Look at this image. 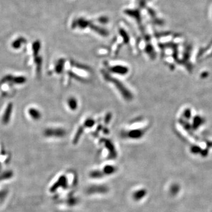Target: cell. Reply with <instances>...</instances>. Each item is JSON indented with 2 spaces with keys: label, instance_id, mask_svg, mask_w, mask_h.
Returning <instances> with one entry per match:
<instances>
[{
  "label": "cell",
  "instance_id": "obj_1",
  "mask_svg": "<svg viewBox=\"0 0 212 212\" xmlns=\"http://www.w3.org/2000/svg\"><path fill=\"white\" fill-rule=\"evenodd\" d=\"M62 74L64 75L63 84L67 87L73 80L83 83L90 82L93 78V73L90 67L78 61L69 59L66 60Z\"/></svg>",
  "mask_w": 212,
  "mask_h": 212
},
{
  "label": "cell",
  "instance_id": "obj_2",
  "mask_svg": "<svg viewBox=\"0 0 212 212\" xmlns=\"http://www.w3.org/2000/svg\"><path fill=\"white\" fill-rule=\"evenodd\" d=\"M151 127V122L144 117H138L126 124L120 132L124 140H139L142 139Z\"/></svg>",
  "mask_w": 212,
  "mask_h": 212
},
{
  "label": "cell",
  "instance_id": "obj_3",
  "mask_svg": "<svg viewBox=\"0 0 212 212\" xmlns=\"http://www.w3.org/2000/svg\"><path fill=\"white\" fill-rule=\"evenodd\" d=\"M100 74L103 80L117 93L124 101L131 102L133 100L134 93L123 81L120 80L119 77L112 76L104 69L100 70Z\"/></svg>",
  "mask_w": 212,
  "mask_h": 212
},
{
  "label": "cell",
  "instance_id": "obj_4",
  "mask_svg": "<svg viewBox=\"0 0 212 212\" xmlns=\"http://www.w3.org/2000/svg\"><path fill=\"white\" fill-rule=\"evenodd\" d=\"M97 122V118L93 116H87L84 118L76 129L72 136V143L74 144H77L85 133H90L95 127Z\"/></svg>",
  "mask_w": 212,
  "mask_h": 212
},
{
  "label": "cell",
  "instance_id": "obj_5",
  "mask_svg": "<svg viewBox=\"0 0 212 212\" xmlns=\"http://www.w3.org/2000/svg\"><path fill=\"white\" fill-rule=\"evenodd\" d=\"M108 73L117 77H123L130 72V67L121 61H104L103 68Z\"/></svg>",
  "mask_w": 212,
  "mask_h": 212
},
{
  "label": "cell",
  "instance_id": "obj_6",
  "mask_svg": "<svg viewBox=\"0 0 212 212\" xmlns=\"http://www.w3.org/2000/svg\"><path fill=\"white\" fill-rule=\"evenodd\" d=\"M43 134L46 137L61 139L66 136L67 131L62 127H52L46 129Z\"/></svg>",
  "mask_w": 212,
  "mask_h": 212
},
{
  "label": "cell",
  "instance_id": "obj_7",
  "mask_svg": "<svg viewBox=\"0 0 212 212\" xmlns=\"http://www.w3.org/2000/svg\"><path fill=\"white\" fill-rule=\"evenodd\" d=\"M66 60L67 59L64 58H61L56 61L54 65L53 70L51 71V73H54L57 75H62L65 69Z\"/></svg>",
  "mask_w": 212,
  "mask_h": 212
},
{
  "label": "cell",
  "instance_id": "obj_8",
  "mask_svg": "<svg viewBox=\"0 0 212 212\" xmlns=\"http://www.w3.org/2000/svg\"><path fill=\"white\" fill-rule=\"evenodd\" d=\"M66 104L68 109L71 112L77 111L80 107V102L79 99L74 96L69 97L67 99Z\"/></svg>",
  "mask_w": 212,
  "mask_h": 212
},
{
  "label": "cell",
  "instance_id": "obj_9",
  "mask_svg": "<svg viewBox=\"0 0 212 212\" xmlns=\"http://www.w3.org/2000/svg\"><path fill=\"white\" fill-rule=\"evenodd\" d=\"M12 110H13V104L12 103H9L5 108V110L2 117L1 121L3 124L7 125L9 123V122L10 121Z\"/></svg>",
  "mask_w": 212,
  "mask_h": 212
},
{
  "label": "cell",
  "instance_id": "obj_10",
  "mask_svg": "<svg viewBox=\"0 0 212 212\" xmlns=\"http://www.w3.org/2000/svg\"><path fill=\"white\" fill-rule=\"evenodd\" d=\"M28 114L34 120L37 121L41 119L42 114L40 111L34 107H31L28 110Z\"/></svg>",
  "mask_w": 212,
  "mask_h": 212
},
{
  "label": "cell",
  "instance_id": "obj_11",
  "mask_svg": "<svg viewBox=\"0 0 212 212\" xmlns=\"http://www.w3.org/2000/svg\"><path fill=\"white\" fill-rule=\"evenodd\" d=\"M27 81V79L24 76H16L13 77L12 82L16 84H22Z\"/></svg>",
  "mask_w": 212,
  "mask_h": 212
},
{
  "label": "cell",
  "instance_id": "obj_12",
  "mask_svg": "<svg viewBox=\"0 0 212 212\" xmlns=\"http://www.w3.org/2000/svg\"><path fill=\"white\" fill-rule=\"evenodd\" d=\"M41 45L39 41H35L32 45V51L33 54L35 57H37V55H39V51L40 50Z\"/></svg>",
  "mask_w": 212,
  "mask_h": 212
},
{
  "label": "cell",
  "instance_id": "obj_13",
  "mask_svg": "<svg viewBox=\"0 0 212 212\" xmlns=\"http://www.w3.org/2000/svg\"><path fill=\"white\" fill-rule=\"evenodd\" d=\"M23 41H24V40L22 39H18V40L14 41L12 42V48L14 49H20L22 43L23 42Z\"/></svg>",
  "mask_w": 212,
  "mask_h": 212
}]
</instances>
